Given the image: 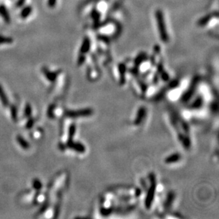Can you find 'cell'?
I'll return each mask as SVG.
<instances>
[{"mask_svg":"<svg viewBox=\"0 0 219 219\" xmlns=\"http://www.w3.org/2000/svg\"><path fill=\"white\" fill-rule=\"evenodd\" d=\"M56 1L57 0H48V6H50V7H53L56 4Z\"/></svg>","mask_w":219,"mask_h":219,"instance_id":"cell-13","label":"cell"},{"mask_svg":"<svg viewBox=\"0 0 219 219\" xmlns=\"http://www.w3.org/2000/svg\"><path fill=\"white\" fill-rule=\"evenodd\" d=\"M16 141H17L18 143L20 145L21 147L22 148H24V149L27 150V149H29V148H30V145H29V142H28V141H26V140L24 139V138H23L21 136H19V135H18V136H16Z\"/></svg>","mask_w":219,"mask_h":219,"instance_id":"cell-4","label":"cell"},{"mask_svg":"<svg viewBox=\"0 0 219 219\" xmlns=\"http://www.w3.org/2000/svg\"><path fill=\"white\" fill-rule=\"evenodd\" d=\"M156 19H157V25H158V30H159L160 36L161 40L164 42H167L168 41V36L167 34V30L165 27V23H164V16L162 11L157 10L155 13Z\"/></svg>","mask_w":219,"mask_h":219,"instance_id":"cell-2","label":"cell"},{"mask_svg":"<svg viewBox=\"0 0 219 219\" xmlns=\"http://www.w3.org/2000/svg\"><path fill=\"white\" fill-rule=\"evenodd\" d=\"M31 7H29H29L25 8V9L22 11V12H21V16H22L23 18L27 17V16H29V14L31 13Z\"/></svg>","mask_w":219,"mask_h":219,"instance_id":"cell-11","label":"cell"},{"mask_svg":"<svg viewBox=\"0 0 219 219\" xmlns=\"http://www.w3.org/2000/svg\"><path fill=\"white\" fill-rule=\"evenodd\" d=\"M34 123H35V121H34V118H30L29 119V121H28V122L26 123V127L28 129H30L31 128H32L33 126H34Z\"/></svg>","mask_w":219,"mask_h":219,"instance_id":"cell-12","label":"cell"},{"mask_svg":"<svg viewBox=\"0 0 219 219\" xmlns=\"http://www.w3.org/2000/svg\"><path fill=\"white\" fill-rule=\"evenodd\" d=\"M31 113H32V108L29 104H26L24 108V116L26 117H31Z\"/></svg>","mask_w":219,"mask_h":219,"instance_id":"cell-7","label":"cell"},{"mask_svg":"<svg viewBox=\"0 0 219 219\" xmlns=\"http://www.w3.org/2000/svg\"><path fill=\"white\" fill-rule=\"evenodd\" d=\"M90 40L88 38H85L83 41V43H82V47H81V53H86L87 52H88V50H90Z\"/></svg>","mask_w":219,"mask_h":219,"instance_id":"cell-6","label":"cell"},{"mask_svg":"<svg viewBox=\"0 0 219 219\" xmlns=\"http://www.w3.org/2000/svg\"><path fill=\"white\" fill-rule=\"evenodd\" d=\"M43 72L45 75L46 78L50 82H53L54 80H55L57 75V73H56V72H51L46 70V68H43Z\"/></svg>","mask_w":219,"mask_h":219,"instance_id":"cell-5","label":"cell"},{"mask_svg":"<svg viewBox=\"0 0 219 219\" xmlns=\"http://www.w3.org/2000/svg\"><path fill=\"white\" fill-rule=\"evenodd\" d=\"M33 187L34 189H35L36 190H40V189L42 188V183L40 180L38 179H36L33 181Z\"/></svg>","mask_w":219,"mask_h":219,"instance_id":"cell-9","label":"cell"},{"mask_svg":"<svg viewBox=\"0 0 219 219\" xmlns=\"http://www.w3.org/2000/svg\"><path fill=\"white\" fill-rule=\"evenodd\" d=\"M141 192L134 188H116L106 192L102 197L100 211L103 215L124 213L133 210Z\"/></svg>","mask_w":219,"mask_h":219,"instance_id":"cell-1","label":"cell"},{"mask_svg":"<svg viewBox=\"0 0 219 219\" xmlns=\"http://www.w3.org/2000/svg\"><path fill=\"white\" fill-rule=\"evenodd\" d=\"M211 16L209 15L205 16V17L203 18V19H202L200 21H199V24H200L201 26L206 25V24L207 23L211 20Z\"/></svg>","mask_w":219,"mask_h":219,"instance_id":"cell-10","label":"cell"},{"mask_svg":"<svg viewBox=\"0 0 219 219\" xmlns=\"http://www.w3.org/2000/svg\"><path fill=\"white\" fill-rule=\"evenodd\" d=\"M11 115L13 121H17V109H16V107L14 105L11 106Z\"/></svg>","mask_w":219,"mask_h":219,"instance_id":"cell-8","label":"cell"},{"mask_svg":"<svg viewBox=\"0 0 219 219\" xmlns=\"http://www.w3.org/2000/svg\"><path fill=\"white\" fill-rule=\"evenodd\" d=\"M0 101H1V104L4 107H7L9 106V100H8L5 92H4L1 85H0Z\"/></svg>","mask_w":219,"mask_h":219,"instance_id":"cell-3","label":"cell"}]
</instances>
